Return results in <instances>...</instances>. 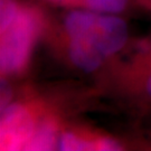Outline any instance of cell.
I'll use <instances>...</instances> for the list:
<instances>
[{"instance_id":"6da1fadb","label":"cell","mask_w":151,"mask_h":151,"mask_svg":"<svg viewBox=\"0 0 151 151\" xmlns=\"http://www.w3.org/2000/svg\"><path fill=\"white\" fill-rule=\"evenodd\" d=\"M65 28L70 37V60L84 72L96 70L128 39V27L121 18L97 11H72L65 19Z\"/></svg>"},{"instance_id":"7a4b0ae2","label":"cell","mask_w":151,"mask_h":151,"mask_svg":"<svg viewBox=\"0 0 151 151\" xmlns=\"http://www.w3.org/2000/svg\"><path fill=\"white\" fill-rule=\"evenodd\" d=\"M39 20L30 9H20L11 25L2 32L0 66L2 73H18L30 54L32 42L38 32Z\"/></svg>"},{"instance_id":"3957f363","label":"cell","mask_w":151,"mask_h":151,"mask_svg":"<svg viewBox=\"0 0 151 151\" xmlns=\"http://www.w3.org/2000/svg\"><path fill=\"white\" fill-rule=\"evenodd\" d=\"M30 114L20 105H10L2 110L1 147L5 150L25 149L34 133Z\"/></svg>"},{"instance_id":"277c9868","label":"cell","mask_w":151,"mask_h":151,"mask_svg":"<svg viewBox=\"0 0 151 151\" xmlns=\"http://www.w3.org/2000/svg\"><path fill=\"white\" fill-rule=\"evenodd\" d=\"M55 129L50 123H43L32 133L26 150H49L54 146Z\"/></svg>"},{"instance_id":"5b68a950","label":"cell","mask_w":151,"mask_h":151,"mask_svg":"<svg viewBox=\"0 0 151 151\" xmlns=\"http://www.w3.org/2000/svg\"><path fill=\"white\" fill-rule=\"evenodd\" d=\"M58 149L60 150H93L97 149V143H91L87 141L81 140L75 135L66 133L62 135L58 140Z\"/></svg>"},{"instance_id":"8992f818","label":"cell","mask_w":151,"mask_h":151,"mask_svg":"<svg viewBox=\"0 0 151 151\" xmlns=\"http://www.w3.org/2000/svg\"><path fill=\"white\" fill-rule=\"evenodd\" d=\"M87 6L97 12H120L125 7L127 0H86Z\"/></svg>"},{"instance_id":"52a82bcc","label":"cell","mask_w":151,"mask_h":151,"mask_svg":"<svg viewBox=\"0 0 151 151\" xmlns=\"http://www.w3.org/2000/svg\"><path fill=\"white\" fill-rule=\"evenodd\" d=\"M15 0H0V29L5 32L14 22L17 15Z\"/></svg>"},{"instance_id":"ba28073f","label":"cell","mask_w":151,"mask_h":151,"mask_svg":"<svg viewBox=\"0 0 151 151\" xmlns=\"http://www.w3.org/2000/svg\"><path fill=\"white\" fill-rule=\"evenodd\" d=\"M99 150H120V146L111 139H102L97 142Z\"/></svg>"},{"instance_id":"9c48e42d","label":"cell","mask_w":151,"mask_h":151,"mask_svg":"<svg viewBox=\"0 0 151 151\" xmlns=\"http://www.w3.org/2000/svg\"><path fill=\"white\" fill-rule=\"evenodd\" d=\"M10 91L7 86V83L2 81L1 82V110L4 109V105L8 103V100L10 97Z\"/></svg>"},{"instance_id":"30bf717a","label":"cell","mask_w":151,"mask_h":151,"mask_svg":"<svg viewBox=\"0 0 151 151\" xmlns=\"http://www.w3.org/2000/svg\"><path fill=\"white\" fill-rule=\"evenodd\" d=\"M147 91H148V93L151 95V75H150V77H149V80H148V84H147Z\"/></svg>"}]
</instances>
